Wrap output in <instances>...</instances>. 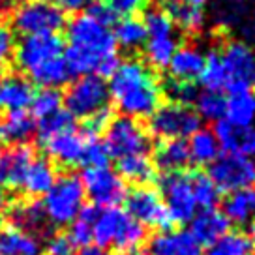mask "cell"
Returning <instances> with one entry per match:
<instances>
[{"mask_svg": "<svg viewBox=\"0 0 255 255\" xmlns=\"http://www.w3.org/2000/svg\"><path fill=\"white\" fill-rule=\"evenodd\" d=\"M184 2L190 4V6H193V8H199V9H203L208 4V0H184Z\"/></svg>", "mask_w": 255, "mask_h": 255, "instance_id": "cell-51", "label": "cell"}, {"mask_svg": "<svg viewBox=\"0 0 255 255\" xmlns=\"http://www.w3.org/2000/svg\"><path fill=\"white\" fill-rule=\"evenodd\" d=\"M199 85L203 87V90L207 92H222L227 87V73L223 68L222 56L220 51L210 49L208 53H205V64L199 75Z\"/></svg>", "mask_w": 255, "mask_h": 255, "instance_id": "cell-32", "label": "cell"}, {"mask_svg": "<svg viewBox=\"0 0 255 255\" xmlns=\"http://www.w3.org/2000/svg\"><path fill=\"white\" fill-rule=\"evenodd\" d=\"M222 62L227 73V94L246 92L255 88V51L246 41L231 40L223 45Z\"/></svg>", "mask_w": 255, "mask_h": 255, "instance_id": "cell-10", "label": "cell"}, {"mask_svg": "<svg viewBox=\"0 0 255 255\" xmlns=\"http://www.w3.org/2000/svg\"><path fill=\"white\" fill-rule=\"evenodd\" d=\"M111 32L117 47H122L126 51H135L139 47H144V43L148 40L143 21L137 15L119 19Z\"/></svg>", "mask_w": 255, "mask_h": 255, "instance_id": "cell-28", "label": "cell"}, {"mask_svg": "<svg viewBox=\"0 0 255 255\" xmlns=\"http://www.w3.org/2000/svg\"><path fill=\"white\" fill-rule=\"evenodd\" d=\"M32 117L36 119H45L60 111L64 105L62 92L58 88H41L38 94L32 98Z\"/></svg>", "mask_w": 255, "mask_h": 255, "instance_id": "cell-39", "label": "cell"}, {"mask_svg": "<svg viewBox=\"0 0 255 255\" xmlns=\"http://www.w3.org/2000/svg\"><path fill=\"white\" fill-rule=\"evenodd\" d=\"M34 85L21 73L0 77V109L24 111L32 104Z\"/></svg>", "mask_w": 255, "mask_h": 255, "instance_id": "cell-19", "label": "cell"}, {"mask_svg": "<svg viewBox=\"0 0 255 255\" xmlns=\"http://www.w3.org/2000/svg\"><path fill=\"white\" fill-rule=\"evenodd\" d=\"M15 34L8 24L0 23V64L8 62L15 53Z\"/></svg>", "mask_w": 255, "mask_h": 255, "instance_id": "cell-47", "label": "cell"}, {"mask_svg": "<svg viewBox=\"0 0 255 255\" xmlns=\"http://www.w3.org/2000/svg\"><path fill=\"white\" fill-rule=\"evenodd\" d=\"M220 150L225 154H239L244 158L255 159V126L235 128L225 119L214 122L212 128Z\"/></svg>", "mask_w": 255, "mask_h": 255, "instance_id": "cell-15", "label": "cell"}, {"mask_svg": "<svg viewBox=\"0 0 255 255\" xmlns=\"http://www.w3.org/2000/svg\"><path fill=\"white\" fill-rule=\"evenodd\" d=\"M41 144L49 152L51 158L66 165V167L83 165L87 137L79 133L77 129H70V131L58 133L55 137H49L45 141H41Z\"/></svg>", "mask_w": 255, "mask_h": 255, "instance_id": "cell-16", "label": "cell"}, {"mask_svg": "<svg viewBox=\"0 0 255 255\" xmlns=\"http://www.w3.org/2000/svg\"><path fill=\"white\" fill-rule=\"evenodd\" d=\"M143 24L148 38H165L175 36V24L169 17L167 9L163 8H144Z\"/></svg>", "mask_w": 255, "mask_h": 255, "instance_id": "cell-37", "label": "cell"}, {"mask_svg": "<svg viewBox=\"0 0 255 255\" xmlns=\"http://www.w3.org/2000/svg\"><path fill=\"white\" fill-rule=\"evenodd\" d=\"M36 122L26 111H8L0 119V143L23 144L34 133Z\"/></svg>", "mask_w": 255, "mask_h": 255, "instance_id": "cell-23", "label": "cell"}, {"mask_svg": "<svg viewBox=\"0 0 255 255\" xmlns=\"http://www.w3.org/2000/svg\"><path fill=\"white\" fill-rule=\"evenodd\" d=\"M167 13L175 28H180L184 32H199L205 24V11L186 4L184 0H176L173 4H169Z\"/></svg>", "mask_w": 255, "mask_h": 255, "instance_id": "cell-33", "label": "cell"}, {"mask_svg": "<svg viewBox=\"0 0 255 255\" xmlns=\"http://www.w3.org/2000/svg\"><path fill=\"white\" fill-rule=\"evenodd\" d=\"M163 90H165V94L169 96V102L188 105V107H191V104L197 100V94H199V90L195 88L193 83H182V81H175V79L165 81L161 92H163Z\"/></svg>", "mask_w": 255, "mask_h": 255, "instance_id": "cell-42", "label": "cell"}, {"mask_svg": "<svg viewBox=\"0 0 255 255\" xmlns=\"http://www.w3.org/2000/svg\"><path fill=\"white\" fill-rule=\"evenodd\" d=\"M207 255H254V246L248 235L229 231L208 246Z\"/></svg>", "mask_w": 255, "mask_h": 255, "instance_id": "cell-35", "label": "cell"}, {"mask_svg": "<svg viewBox=\"0 0 255 255\" xmlns=\"http://www.w3.org/2000/svg\"><path fill=\"white\" fill-rule=\"evenodd\" d=\"M190 159L195 165H210L220 156V144L216 141L212 129L199 128L188 141Z\"/></svg>", "mask_w": 255, "mask_h": 255, "instance_id": "cell-30", "label": "cell"}, {"mask_svg": "<svg viewBox=\"0 0 255 255\" xmlns=\"http://www.w3.org/2000/svg\"><path fill=\"white\" fill-rule=\"evenodd\" d=\"M180 47L176 36L148 38L144 43V64L154 70H167L175 51Z\"/></svg>", "mask_w": 255, "mask_h": 255, "instance_id": "cell-31", "label": "cell"}, {"mask_svg": "<svg viewBox=\"0 0 255 255\" xmlns=\"http://www.w3.org/2000/svg\"><path fill=\"white\" fill-rule=\"evenodd\" d=\"M40 254V242L32 235L15 229V227H4L0 231V255H38Z\"/></svg>", "mask_w": 255, "mask_h": 255, "instance_id": "cell-29", "label": "cell"}, {"mask_svg": "<svg viewBox=\"0 0 255 255\" xmlns=\"http://www.w3.org/2000/svg\"><path fill=\"white\" fill-rule=\"evenodd\" d=\"M223 119L235 128L255 126V92H235L225 96V115Z\"/></svg>", "mask_w": 255, "mask_h": 255, "instance_id": "cell-25", "label": "cell"}, {"mask_svg": "<svg viewBox=\"0 0 255 255\" xmlns=\"http://www.w3.org/2000/svg\"><path fill=\"white\" fill-rule=\"evenodd\" d=\"M208 178L214 182L218 191H233L255 188V159L239 154H222L210 163Z\"/></svg>", "mask_w": 255, "mask_h": 255, "instance_id": "cell-11", "label": "cell"}, {"mask_svg": "<svg viewBox=\"0 0 255 255\" xmlns=\"http://www.w3.org/2000/svg\"><path fill=\"white\" fill-rule=\"evenodd\" d=\"M98 212V207L90 205L81 210V214L75 218V222L72 223L70 229V239L75 246H85L88 248V244L92 242V225H94V218Z\"/></svg>", "mask_w": 255, "mask_h": 255, "instance_id": "cell-40", "label": "cell"}, {"mask_svg": "<svg viewBox=\"0 0 255 255\" xmlns=\"http://www.w3.org/2000/svg\"><path fill=\"white\" fill-rule=\"evenodd\" d=\"M203 64H205V53L199 47L182 45L175 51L167 70L171 79L182 81V83H193V81L199 79Z\"/></svg>", "mask_w": 255, "mask_h": 255, "instance_id": "cell-20", "label": "cell"}, {"mask_svg": "<svg viewBox=\"0 0 255 255\" xmlns=\"http://www.w3.org/2000/svg\"><path fill=\"white\" fill-rule=\"evenodd\" d=\"M11 227L32 235L34 239L40 237H51V223L45 218V212L41 208V203L28 201V203H17L9 210Z\"/></svg>", "mask_w": 255, "mask_h": 255, "instance_id": "cell-18", "label": "cell"}, {"mask_svg": "<svg viewBox=\"0 0 255 255\" xmlns=\"http://www.w3.org/2000/svg\"><path fill=\"white\" fill-rule=\"evenodd\" d=\"M113 9H115V13L117 15H122V17H131L139 13V11H143L146 8V2L148 0H105Z\"/></svg>", "mask_w": 255, "mask_h": 255, "instance_id": "cell-48", "label": "cell"}, {"mask_svg": "<svg viewBox=\"0 0 255 255\" xmlns=\"http://www.w3.org/2000/svg\"><path fill=\"white\" fill-rule=\"evenodd\" d=\"M229 225L231 223L223 216L222 210L205 208V210H199L191 218L188 233L199 246L201 244L203 246H212L216 240H220L225 233H229Z\"/></svg>", "mask_w": 255, "mask_h": 255, "instance_id": "cell-17", "label": "cell"}, {"mask_svg": "<svg viewBox=\"0 0 255 255\" xmlns=\"http://www.w3.org/2000/svg\"><path fill=\"white\" fill-rule=\"evenodd\" d=\"M159 197L167 210L171 225L190 223L197 214V203L191 190L190 173H169L159 178Z\"/></svg>", "mask_w": 255, "mask_h": 255, "instance_id": "cell-9", "label": "cell"}, {"mask_svg": "<svg viewBox=\"0 0 255 255\" xmlns=\"http://www.w3.org/2000/svg\"><path fill=\"white\" fill-rule=\"evenodd\" d=\"M64 98L66 111L73 119H88L92 113L102 109L109 102V90L104 79L96 75H83L77 77L68 87Z\"/></svg>", "mask_w": 255, "mask_h": 255, "instance_id": "cell-12", "label": "cell"}, {"mask_svg": "<svg viewBox=\"0 0 255 255\" xmlns=\"http://www.w3.org/2000/svg\"><path fill=\"white\" fill-rule=\"evenodd\" d=\"M11 24L23 36L56 34L66 24V13L53 0H24L11 11Z\"/></svg>", "mask_w": 255, "mask_h": 255, "instance_id": "cell-6", "label": "cell"}, {"mask_svg": "<svg viewBox=\"0 0 255 255\" xmlns=\"http://www.w3.org/2000/svg\"><path fill=\"white\" fill-rule=\"evenodd\" d=\"M13 55L17 68L41 88H60L72 77L64 60V41L56 34L23 36Z\"/></svg>", "mask_w": 255, "mask_h": 255, "instance_id": "cell-3", "label": "cell"}, {"mask_svg": "<svg viewBox=\"0 0 255 255\" xmlns=\"http://www.w3.org/2000/svg\"><path fill=\"white\" fill-rule=\"evenodd\" d=\"M109 98L120 109L122 117L148 119L161 105V85L152 70L139 58L120 60L107 85Z\"/></svg>", "mask_w": 255, "mask_h": 255, "instance_id": "cell-2", "label": "cell"}, {"mask_svg": "<svg viewBox=\"0 0 255 255\" xmlns=\"http://www.w3.org/2000/svg\"><path fill=\"white\" fill-rule=\"evenodd\" d=\"M197 113V117L201 120H208V122H218L223 119L225 115V96L222 92H207L203 90L197 94V100L193 102Z\"/></svg>", "mask_w": 255, "mask_h": 255, "instance_id": "cell-36", "label": "cell"}, {"mask_svg": "<svg viewBox=\"0 0 255 255\" xmlns=\"http://www.w3.org/2000/svg\"><path fill=\"white\" fill-rule=\"evenodd\" d=\"M146 239V231L139 222L122 208H98L92 225V242L96 248H113L120 255H133Z\"/></svg>", "mask_w": 255, "mask_h": 255, "instance_id": "cell-4", "label": "cell"}, {"mask_svg": "<svg viewBox=\"0 0 255 255\" xmlns=\"http://www.w3.org/2000/svg\"><path fill=\"white\" fill-rule=\"evenodd\" d=\"M254 23H255V9H254Z\"/></svg>", "mask_w": 255, "mask_h": 255, "instance_id": "cell-57", "label": "cell"}, {"mask_svg": "<svg viewBox=\"0 0 255 255\" xmlns=\"http://www.w3.org/2000/svg\"><path fill=\"white\" fill-rule=\"evenodd\" d=\"M104 146L109 158L122 159L137 154H148L150 150V137L144 126L135 119L117 117L113 119L109 128L104 131Z\"/></svg>", "mask_w": 255, "mask_h": 255, "instance_id": "cell-8", "label": "cell"}, {"mask_svg": "<svg viewBox=\"0 0 255 255\" xmlns=\"http://www.w3.org/2000/svg\"><path fill=\"white\" fill-rule=\"evenodd\" d=\"M6 207H8V197H6V193H4L2 188H0V212H4Z\"/></svg>", "mask_w": 255, "mask_h": 255, "instance_id": "cell-52", "label": "cell"}, {"mask_svg": "<svg viewBox=\"0 0 255 255\" xmlns=\"http://www.w3.org/2000/svg\"><path fill=\"white\" fill-rule=\"evenodd\" d=\"M85 13L88 17H92L96 23H100L102 26H107L111 28L113 24L119 21V15L115 13V9L105 2V0H92L87 6Z\"/></svg>", "mask_w": 255, "mask_h": 255, "instance_id": "cell-45", "label": "cell"}, {"mask_svg": "<svg viewBox=\"0 0 255 255\" xmlns=\"http://www.w3.org/2000/svg\"><path fill=\"white\" fill-rule=\"evenodd\" d=\"M126 208L128 214L143 227H158V229L171 227V220H169L159 193L148 186H141L131 193H128Z\"/></svg>", "mask_w": 255, "mask_h": 255, "instance_id": "cell-14", "label": "cell"}, {"mask_svg": "<svg viewBox=\"0 0 255 255\" xmlns=\"http://www.w3.org/2000/svg\"><path fill=\"white\" fill-rule=\"evenodd\" d=\"M79 255H113V254H109L107 250H102V248H85Z\"/></svg>", "mask_w": 255, "mask_h": 255, "instance_id": "cell-50", "label": "cell"}, {"mask_svg": "<svg viewBox=\"0 0 255 255\" xmlns=\"http://www.w3.org/2000/svg\"><path fill=\"white\" fill-rule=\"evenodd\" d=\"M0 77H2V68H0Z\"/></svg>", "mask_w": 255, "mask_h": 255, "instance_id": "cell-58", "label": "cell"}, {"mask_svg": "<svg viewBox=\"0 0 255 255\" xmlns=\"http://www.w3.org/2000/svg\"><path fill=\"white\" fill-rule=\"evenodd\" d=\"M150 255H201V246L186 231H163L150 242Z\"/></svg>", "mask_w": 255, "mask_h": 255, "instance_id": "cell-22", "label": "cell"}, {"mask_svg": "<svg viewBox=\"0 0 255 255\" xmlns=\"http://www.w3.org/2000/svg\"><path fill=\"white\" fill-rule=\"evenodd\" d=\"M56 180V171L53 163L45 158H36L30 163V167L26 169L23 180H21V190L26 195L38 197V195H45L51 186Z\"/></svg>", "mask_w": 255, "mask_h": 255, "instance_id": "cell-24", "label": "cell"}, {"mask_svg": "<svg viewBox=\"0 0 255 255\" xmlns=\"http://www.w3.org/2000/svg\"><path fill=\"white\" fill-rule=\"evenodd\" d=\"M113 119H115L113 107L107 104L105 107L92 113L88 119H85V135L98 137L100 133H104L105 129L109 128V124L113 122Z\"/></svg>", "mask_w": 255, "mask_h": 255, "instance_id": "cell-44", "label": "cell"}, {"mask_svg": "<svg viewBox=\"0 0 255 255\" xmlns=\"http://www.w3.org/2000/svg\"><path fill=\"white\" fill-rule=\"evenodd\" d=\"M41 208L51 225H72L85 208V190L79 176L72 173L56 176L51 190L43 195Z\"/></svg>", "mask_w": 255, "mask_h": 255, "instance_id": "cell-5", "label": "cell"}, {"mask_svg": "<svg viewBox=\"0 0 255 255\" xmlns=\"http://www.w3.org/2000/svg\"><path fill=\"white\" fill-rule=\"evenodd\" d=\"M8 182V152L0 148V184Z\"/></svg>", "mask_w": 255, "mask_h": 255, "instance_id": "cell-49", "label": "cell"}, {"mask_svg": "<svg viewBox=\"0 0 255 255\" xmlns=\"http://www.w3.org/2000/svg\"><path fill=\"white\" fill-rule=\"evenodd\" d=\"M223 216L235 225H248L255 220V188L233 191L223 201Z\"/></svg>", "mask_w": 255, "mask_h": 255, "instance_id": "cell-26", "label": "cell"}, {"mask_svg": "<svg viewBox=\"0 0 255 255\" xmlns=\"http://www.w3.org/2000/svg\"><path fill=\"white\" fill-rule=\"evenodd\" d=\"M199 128L201 119L191 107L167 102L159 105L148 117V124L144 129L148 137H154L159 141H173V139L186 141Z\"/></svg>", "mask_w": 255, "mask_h": 255, "instance_id": "cell-7", "label": "cell"}, {"mask_svg": "<svg viewBox=\"0 0 255 255\" xmlns=\"http://www.w3.org/2000/svg\"><path fill=\"white\" fill-rule=\"evenodd\" d=\"M85 137H87V144H85L83 165H87V167H105L109 163V154L105 150L104 143L98 137H92V135H85Z\"/></svg>", "mask_w": 255, "mask_h": 255, "instance_id": "cell-43", "label": "cell"}, {"mask_svg": "<svg viewBox=\"0 0 255 255\" xmlns=\"http://www.w3.org/2000/svg\"><path fill=\"white\" fill-rule=\"evenodd\" d=\"M4 6H6V4H4V0H0V13H2V9H4Z\"/></svg>", "mask_w": 255, "mask_h": 255, "instance_id": "cell-55", "label": "cell"}, {"mask_svg": "<svg viewBox=\"0 0 255 255\" xmlns=\"http://www.w3.org/2000/svg\"><path fill=\"white\" fill-rule=\"evenodd\" d=\"M17 2H24V0H17Z\"/></svg>", "mask_w": 255, "mask_h": 255, "instance_id": "cell-59", "label": "cell"}, {"mask_svg": "<svg viewBox=\"0 0 255 255\" xmlns=\"http://www.w3.org/2000/svg\"><path fill=\"white\" fill-rule=\"evenodd\" d=\"M77 246L68 235H51L45 244V255H75Z\"/></svg>", "mask_w": 255, "mask_h": 255, "instance_id": "cell-46", "label": "cell"}, {"mask_svg": "<svg viewBox=\"0 0 255 255\" xmlns=\"http://www.w3.org/2000/svg\"><path fill=\"white\" fill-rule=\"evenodd\" d=\"M34 159H36V154H34V148L30 144H15L8 152V182L6 184L13 186V188H19L26 169L30 167V163Z\"/></svg>", "mask_w": 255, "mask_h": 255, "instance_id": "cell-34", "label": "cell"}, {"mask_svg": "<svg viewBox=\"0 0 255 255\" xmlns=\"http://www.w3.org/2000/svg\"><path fill=\"white\" fill-rule=\"evenodd\" d=\"M68 41L64 60L72 75H96L105 81L111 79L120 66L119 47L111 28L96 23L85 11L68 23Z\"/></svg>", "mask_w": 255, "mask_h": 255, "instance_id": "cell-1", "label": "cell"}, {"mask_svg": "<svg viewBox=\"0 0 255 255\" xmlns=\"http://www.w3.org/2000/svg\"><path fill=\"white\" fill-rule=\"evenodd\" d=\"M38 129H40V143H41V141H45L49 137H55L58 133L75 129V119L66 109H60L55 115L41 119Z\"/></svg>", "mask_w": 255, "mask_h": 255, "instance_id": "cell-41", "label": "cell"}, {"mask_svg": "<svg viewBox=\"0 0 255 255\" xmlns=\"http://www.w3.org/2000/svg\"><path fill=\"white\" fill-rule=\"evenodd\" d=\"M79 178L83 184V190H85V195L90 197L94 207L113 208L126 199V182L109 165L87 167L83 171V176H79Z\"/></svg>", "mask_w": 255, "mask_h": 255, "instance_id": "cell-13", "label": "cell"}, {"mask_svg": "<svg viewBox=\"0 0 255 255\" xmlns=\"http://www.w3.org/2000/svg\"><path fill=\"white\" fill-rule=\"evenodd\" d=\"M117 173L124 182L144 184L152 182L156 178V167L148 158V154H137V156H128V158L117 159Z\"/></svg>", "mask_w": 255, "mask_h": 255, "instance_id": "cell-27", "label": "cell"}, {"mask_svg": "<svg viewBox=\"0 0 255 255\" xmlns=\"http://www.w3.org/2000/svg\"><path fill=\"white\" fill-rule=\"evenodd\" d=\"M191 190L197 203V208H216V203L220 199V191L214 186V182L205 173H190Z\"/></svg>", "mask_w": 255, "mask_h": 255, "instance_id": "cell-38", "label": "cell"}, {"mask_svg": "<svg viewBox=\"0 0 255 255\" xmlns=\"http://www.w3.org/2000/svg\"><path fill=\"white\" fill-rule=\"evenodd\" d=\"M250 240H252V246H254V255H255V227L252 229V239H250Z\"/></svg>", "mask_w": 255, "mask_h": 255, "instance_id": "cell-53", "label": "cell"}, {"mask_svg": "<svg viewBox=\"0 0 255 255\" xmlns=\"http://www.w3.org/2000/svg\"><path fill=\"white\" fill-rule=\"evenodd\" d=\"M154 167L161 169L165 175L169 173H184V169L191 163L188 141L173 139V141H159L152 159Z\"/></svg>", "mask_w": 255, "mask_h": 255, "instance_id": "cell-21", "label": "cell"}, {"mask_svg": "<svg viewBox=\"0 0 255 255\" xmlns=\"http://www.w3.org/2000/svg\"><path fill=\"white\" fill-rule=\"evenodd\" d=\"M159 2H165V4L169 6V4H173V2H176V0H159Z\"/></svg>", "mask_w": 255, "mask_h": 255, "instance_id": "cell-54", "label": "cell"}, {"mask_svg": "<svg viewBox=\"0 0 255 255\" xmlns=\"http://www.w3.org/2000/svg\"><path fill=\"white\" fill-rule=\"evenodd\" d=\"M133 255H150V254H141V252H137V254H133Z\"/></svg>", "mask_w": 255, "mask_h": 255, "instance_id": "cell-56", "label": "cell"}]
</instances>
